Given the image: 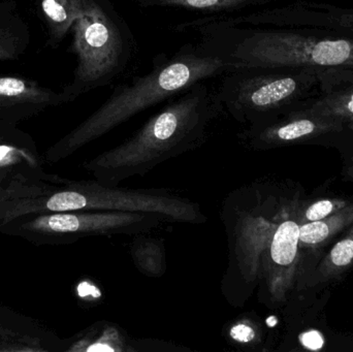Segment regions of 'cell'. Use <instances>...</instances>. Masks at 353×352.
<instances>
[{"label": "cell", "instance_id": "1", "mask_svg": "<svg viewBox=\"0 0 353 352\" xmlns=\"http://www.w3.org/2000/svg\"><path fill=\"white\" fill-rule=\"evenodd\" d=\"M196 37L201 53L236 68H292L327 72L353 70V37L296 28L236 24L210 14L174 27Z\"/></svg>", "mask_w": 353, "mask_h": 352}, {"label": "cell", "instance_id": "2", "mask_svg": "<svg viewBox=\"0 0 353 352\" xmlns=\"http://www.w3.org/2000/svg\"><path fill=\"white\" fill-rule=\"evenodd\" d=\"M222 113L215 89L197 83L168 101L121 144L87 161L85 169L97 181L111 186L146 175L169 159L201 147Z\"/></svg>", "mask_w": 353, "mask_h": 352}, {"label": "cell", "instance_id": "3", "mask_svg": "<svg viewBox=\"0 0 353 352\" xmlns=\"http://www.w3.org/2000/svg\"><path fill=\"white\" fill-rule=\"evenodd\" d=\"M228 70V64L201 53L193 43L182 45L172 56L159 54L148 74L118 85L97 111L48 149L46 161L60 163L138 114Z\"/></svg>", "mask_w": 353, "mask_h": 352}, {"label": "cell", "instance_id": "4", "mask_svg": "<svg viewBox=\"0 0 353 352\" xmlns=\"http://www.w3.org/2000/svg\"><path fill=\"white\" fill-rule=\"evenodd\" d=\"M70 32L77 66L72 82L62 89L70 103L115 82L136 59V39L111 0H89Z\"/></svg>", "mask_w": 353, "mask_h": 352}, {"label": "cell", "instance_id": "5", "mask_svg": "<svg viewBox=\"0 0 353 352\" xmlns=\"http://www.w3.org/2000/svg\"><path fill=\"white\" fill-rule=\"evenodd\" d=\"M313 70L249 66L228 70L215 89L223 113L247 126L265 123L296 107L321 84Z\"/></svg>", "mask_w": 353, "mask_h": 352}, {"label": "cell", "instance_id": "6", "mask_svg": "<svg viewBox=\"0 0 353 352\" xmlns=\"http://www.w3.org/2000/svg\"><path fill=\"white\" fill-rule=\"evenodd\" d=\"M161 222L157 215L145 213L77 211L23 217L0 227V233L41 245H60L81 238L138 235L150 231Z\"/></svg>", "mask_w": 353, "mask_h": 352}, {"label": "cell", "instance_id": "7", "mask_svg": "<svg viewBox=\"0 0 353 352\" xmlns=\"http://www.w3.org/2000/svg\"><path fill=\"white\" fill-rule=\"evenodd\" d=\"M145 213L163 221L201 225L207 221L201 205L168 189H128L97 180L74 181V212Z\"/></svg>", "mask_w": 353, "mask_h": 352}, {"label": "cell", "instance_id": "8", "mask_svg": "<svg viewBox=\"0 0 353 352\" xmlns=\"http://www.w3.org/2000/svg\"><path fill=\"white\" fill-rule=\"evenodd\" d=\"M345 125L335 118L317 115L296 107L282 115L259 124L247 126L238 138L245 147L256 150L288 146L321 134L342 132Z\"/></svg>", "mask_w": 353, "mask_h": 352}, {"label": "cell", "instance_id": "9", "mask_svg": "<svg viewBox=\"0 0 353 352\" xmlns=\"http://www.w3.org/2000/svg\"><path fill=\"white\" fill-rule=\"evenodd\" d=\"M221 16L230 22L248 26L278 28L311 26L330 29L342 35L353 34L352 8H337L331 4L300 1L240 16L228 14Z\"/></svg>", "mask_w": 353, "mask_h": 352}, {"label": "cell", "instance_id": "10", "mask_svg": "<svg viewBox=\"0 0 353 352\" xmlns=\"http://www.w3.org/2000/svg\"><path fill=\"white\" fill-rule=\"evenodd\" d=\"M68 103L62 90H53L23 76H0V134L16 130L19 123L46 110Z\"/></svg>", "mask_w": 353, "mask_h": 352}, {"label": "cell", "instance_id": "11", "mask_svg": "<svg viewBox=\"0 0 353 352\" xmlns=\"http://www.w3.org/2000/svg\"><path fill=\"white\" fill-rule=\"evenodd\" d=\"M300 248V223L285 220L274 231L265 262L268 287L274 302L285 301L296 278Z\"/></svg>", "mask_w": 353, "mask_h": 352}, {"label": "cell", "instance_id": "12", "mask_svg": "<svg viewBox=\"0 0 353 352\" xmlns=\"http://www.w3.org/2000/svg\"><path fill=\"white\" fill-rule=\"evenodd\" d=\"M278 225L261 215L245 213L232 237V264L241 278L252 284L261 272V260L268 253L274 231Z\"/></svg>", "mask_w": 353, "mask_h": 352}, {"label": "cell", "instance_id": "13", "mask_svg": "<svg viewBox=\"0 0 353 352\" xmlns=\"http://www.w3.org/2000/svg\"><path fill=\"white\" fill-rule=\"evenodd\" d=\"M321 95L306 111L335 118L353 130V70H333L323 72Z\"/></svg>", "mask_w": 353, "mask_h": 352}, {"label": "cell", "instance_id": "14", "mask_svg": "<svg viewBox=\"0 0 353 352\" xmlns=\"http://www.w3.org/2000/svg\"><path fill=\"white\" fill-rule=\"evenodd\" d=\"M14 1L0 0V62L20 59L30 43L28 24Z\"/></svg>", "mask_w": 353, "mask_h": 352}, {"label": "cell", "instance_id": "15", "mask_svg": "<svg viewBox=\"0 0 353 352\" xmlns=\"http://www.w3.org/2000/svg\"><path fill=\"white\" fill-rule=\"evenodd\" d=\"M89 0H39L41 20L47 28L48 43L58 47L72 29L74 21L86 10Z\"/></svg>", "mask_w": 353, "mask_h": 352}, {"label": "cell", "instance_id": "16", "mask_svg": "<svg viewBox=\"0 0 353 352\" xmlns=\"http://www.w3.org/2000/svg\"><path fill=\"white\" fill-rule=\"evenodd\" d=\"M142 8H181L191 12L224 14L239 12L253 6H263L271 0H134Z\"/></svg>", "mask_w": 353, "mask_h": 352}, {"label": "cell", "instance_id": "17", "mask_svg": "<svg viewBox=\"0 0 353 352\" xmlns=\"http://www.w3.org/2000/svg\"><path fill=\"white\" fill-rule=\"evenodd\" d=\"M353 225V204L321 219L300 225V246L319 248L325 245L334 236Z\"/></svg>", "mask_w": 353, "mask_h": 352}, {"label": "cell", "instance_id": "18", "mask_svg": "<svg viewBox=\"0 0 353 352\" xmlns=\"http://www.w3.org/2000/svg\"><path fill=\"white\" fill-rule=\"evenodd\" d=\"M353 266V225L343 239L329 252L319 268L323 278L339 276Z\"/></svg>", "mask_w": 353, "mask_h": 352}, {"label": "cell", "instance_id": "19", "mask_svg": "<svg viewBox=\"0 0 353 352\" xmlns=\"http://www.w3.org/2000/svg\"><path fill=\"white\" fill-rule=\"evenodd\" d=\"M68 351H124L130 349L124 344V337L120 335L119 331L109 328L103 331L101 336L97 338L92 339L86 336L81 339L80 342L76 343L74 346Z\"/></svg>", "mask_w": 353, "mask_h": 352}, {"label": "cell", "instance_id": "20", "mask_svg": "<svg viewBox=\"0 0 353 352\" xmlns=\"http://www.w3.org/2000/svg\"><path fill=\"white\" fill-rule=\"evenodd\" d=\"M228 337L234 344L251 346L261 342L263 332L256 322L251 320H238L230 327Z\"/></svg>", "mask_w": 353, "mask_h": 352}, {"label": "cell", "instance_id": "21", "mask_svg": "<svg viewBox=\"0 0 353 352\" xmlns=\"http://www.w3.org/2000/svg\"><path fill=\"white\" fill-rule=\"evenodd\" d=\"M348 203L342 198H330V200H321L311 204L303 212L301 220L303 223L312 222V221L321 220L337 211L341 210L347 206ZM302 223V225H303Z\"/></svg>", "mask_w": 353, "mask_h": 352}, {"label": "cell", "instance_id": "22", "mask_svg": "<svg viewBox=\"0 0 353 352\" xmlns=\"http://www.w3.org/2000/svg\"><path fill=\"white\" fill-rule=\"evenodd\" d=\"M8 177H10V175L8 173L0 171V187L3 185L4 182H6Z\"/></svg>", "mask_w": 353, "mask_h": 352}]
</instances>
